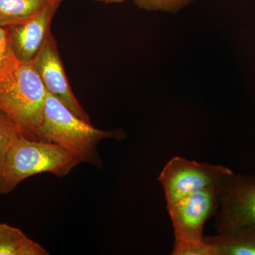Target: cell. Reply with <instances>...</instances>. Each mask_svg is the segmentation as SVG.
Here are the masks:
<instances>
[{"label": "cell", "mask_w": 255, "mask_h": 255, "mask_svg": "<svg viewBox=\"0 0 255 255\" xmlns=\"http://www.w3.org/2000/svg\"><path fill=\"white\" fill-rule=\"evenodd\" d=\"M216 228L220 235L255 228V177L232 174L220 187Z\"/></svg>", "instance_id": "cell-5"}, {"label": "cell", "mask_w": 255, "mask_h": 255, "mask_svg": "<svg viewBox=\"0 0 255 255\" xmlns=\"http://www.w3.org/2000/svg\"><path fill=\"white\" fill-rule=\"evenodd\" d=\"M174 255H216L214 248L204 240L196 243L174 246Z\"/></svg>", "instance_id": "cell-15"}, {"label": "cell", "mask_w": 255, "mask_h": 255, "mask_svg": "<svg viewBox=\"0 0 255 255\" xmlns=\"http://www.w3.org/2000/svg\"><path fill=\"white\" fill-rule=\"evenodd\" d=\"M49 3H51V4H60L63 2V0H47Z\"/></svg>", "instance_id": "cell-17"}, {"label": "cell", "mask_w": 255, "mask_h": 255, "mask_svg": "<svg viewBox=\"0 0 255 255\" xmlns=\"http://www.w3.org/2000/svg\"><path fill=\"white\" fill-rule=\"evenodd\" d=\"M95 1L105 3V4H114V3L124 2V1H128V0H95Z\"/></svg>", "instance_id": "cell-16"}, {"label": "cell", "mask_w": 255, "mask_h": 255, "mask_svg": "<svg viewBox=\"0 0 255 255\" xmlns=\"http://www.w3.org/2000/svg\"><path fill=\"white\" fill-rule=\"evenodd\" d=\"M233 174L224 166L174 157L164 166L158 181L163 187L167 206H169L197 191L220 185Z\"/></svg>", "instance_id": "cell-4"}, {"label": "cell", "mask_w": 255, "mask_h": 255, "mask_svg": "<svg viewBox=\"0 0 255 255\" xmlns=\"http://www.w3.org/2000/svg\"><path fill=\"white\" fill-rule=\"evenodd\" d=\"M32 63L46 92L60 101L79 118L92 124L88 114L72 91L56 41L51 32Z\"/></svg>", "instance_id": "cell-7"}, {"label": "cell", "mask_w": 255, "mask_h": 255, "mask_svg": "<svg viewBox=\"0 0 255 255\" xmlns=\"http://www.w3.org/2000/svg\"><path fill=\"white\" fill-rule=\"evenodd\" d=\"M60 4H48L39 14L6 28L15 56L21 63H32L50 33L52 20Z\"/></svg>", "instance_id": "cell-8"}, {"label": "cell", "mask_w": 255, "mask_h": 255, "mask_svg": "<svg viewBox=\"0 0 255 255\" xmlns=\"http://www.w3.org/2000/svg\"><path fill=\"white\" fill-rule=\"evenodd\" d=\"M41 245L19 228L0 223V255H48Z\"/></svg>", "instance_id": "cell-9"}, {"label": "cell", "mask_w": 255, "mask_h": 255, "mask_svg": "<svg viewBox=\"0 0 255 255\" xmlns=\"http://www.w3.org/2000/svg\"><path fill=\"white\" fill-rule=\"evenodd\" d=\"M38 140L56 144L76 156L80 162L102 167L97 147L102 140H122L121 129L104 130L79 118L58 99L47 92L43 121L38 130Z\"/></svg>", "instance_id": "cell-1"}, {"label": "cell", "mask_w": 255, "mask_h": 255, "mask_svg": "<svg viewBox=\"0 0 255 255\" xmlns=\"http://www.w3.org/2000/svg\"><path fill=\"white\" fill-rule=\"evenodd\" d=\"M221 184L197 191L167 206L174 229V246L204 241V225L219 209Z\"/></svg>", "instance_id": "cell-6"}, {"label": "cell", "mask_w": 255, "mask_h": 255, "mask_svg": "<svg viewBox=\"0 0 255 255\" xmlns=\"http://www.w3.org/2000/svg\"><path fill=\"white\" fill-rule=\"evenodd\" d=\"M204 240L212 246L216 255H255V228Z\"/></svg>", "instance_id": "cell-10"}, {"label": "cell", "mask_w": 255, "mask_h": 255, "mask_svg": "<svg viewBox=\"0 0 255 255\" xmlns=\"http://www.w3.org/2000/svg\"><path fill=\"white\" fill-rule=\"evenodd\" d=\"M21 136L23 135L16 125L0 112V166L11 146Z\"/></svg>", "instance_id": "cell-13"}, {"label": "cell", "mask_w": 255, "mask_h": 255, "mask_svg": "<svg viewBox=\"0 0 255 255\" xmlns=\"http://www.w3.org/2000/svg\"><path fill=\"white\" fill-rule=\"evenodd\" d=\"M80 163L76 156L56 144L21 136L0 166V194H9L20 183L36 174L65 177Z\"/></svg>", "instance_id": "cell-2"}, {"label": "cell", "mask_w": 255, "mask_h": 255, "mask_svg": "<svg viewBox=\"0 0 255 255\" xmlns=\"http://www.w3.org/2000/svg\"><path fill=\"white\" fill-rule=\"evenodd\" d=\"M46 95L33 63H21L15 86L9 91L0 92V112L16 125L23 137L38 140Z\"/></svg>", "instance_id": "cell-3"}, {"label": "cell", "mask_w": 255, "mask_h": 255, "mask_svg": "<svg viewBox=\"0 0 255 255\" xmlns=\"http://www.w3.org/2000/svg\"><path fill=\"white\" fill-rule=\"evenodd\" d=\"M48 4L47 0H0V26L7 28L24 22Z\"/></svg>", "instance_id": "cell-11"}, {"label": "cell", "mask_w": 255, "mask_h": 255, "mask_svg": "<svg viewBox=\"0 0 255 255\" xmlns=\"http://www.w3.org/2000/svg\"><path fill=\"white\" fill-rule=\"evenodd\" d=\"M140 9L152 11L177 13L195 0H132Z\"/></svg>", "instance_id": "cell-14"}, {"label": "cell", "mask_w": 255, "mask_h": 255, "mask_svg": "<svg viewBox=\"0 0 255 255\" xmlns=\"http://www.w3.org/2000/svg\"><path fill=\"white\" fill-rule=\"evenodd\" d=\"M21 65L11 48L7 29L0 26V92L15 86Z\"/></svg>", "instance_id": "cell-12"}]
</instances>
